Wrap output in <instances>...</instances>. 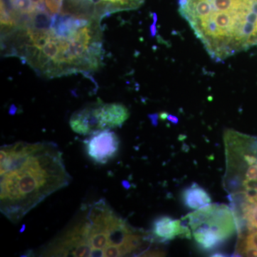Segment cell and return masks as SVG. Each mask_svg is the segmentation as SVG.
Listing matches in <instances>:
<instances>
[{"instance_id":"obj_1","label":"cell","mask_w":257,"mask_h":257,"mask_svg":"<svg viewBox=\"0 0 257 257\" xmlns=\"http://www.w3.org/2000/svg\"><path fill=\"white\" fill-rule=\"evenodd\" d=\"M2 50L47 78L94 72L100 68L104 55L100 20L41 10L3 32Z\"/></svg>"},{"instance_id":"obj_2","label":"cell","mask_w":257,"mask_h":257,"mask_svg":"<svg viewBox=\"0 0 257 257\" xmlns=\"http://www.w3.org/2000/svg\"><path fill=\"white\" fill-rule=\"evenodd\" d=\"M1 211L18 223L71 181L62 152L52 143H17L1 147Z\"/></svg>"},{"instance_id":"obj_3","label":"cell","mask_w":257,"mask_h":257,"mask_svg":"<svg viewBox=\"0 0 257 257\" xmlns=\"http://www.w3.org/2000/svg\"><path fill=\"white\" fill-rule=\"evenodd\" d=\"M178 5L179 14L216 62L253 47L257 0H179Z\"/></svg>"},{"instance_id":"obj_4","label":"cell","mask_w":257,"mask_h":257,"mask_svg":"<svg viewBox=\"0 0 257 257\" xmlns=\"http://www.w3.org/2000/svg\"><path fill=\"white\" fill-rule=\"evenodd\" d=\"M224 186L231 194L257 191V140L227 130L224 134Z\"/></svg>"},{"instance_id":"obj_5","label":"cell","mask_w":257,"mask_h":257,"mask_svg":"<svg viewBox=\"0 0 257 257\" xmlns=\"http://www.w3.org/2000/svg\"><path fill=\"white\" fill-rule=\"evenodd\" d=\"M198 246L205 251L220 246L237 231L232 209L225 204H209L184 217Z\"/></svg>"},{"instance_id":"obj_6","label":"cell","mask_w":257,"mask_h":257,"mask_svg":"<svg viewBox=\"0 0 257 257\" xmlns=\"http://www.w3.org/2000/svg\"><path fill=\"white\" fill-rule=\"evenodd\" d=\"M88 157L96 164L105 165L119 151V140L110 130L96 132L84 141Z\"/></svg>"},{"instance_id":"obj_7","label":"cell","mask_w":257,"mask_h":257,"mask_svg":"<svg viewBox=\"0 0 257 257\" xmlns=\"http://www.w3.org/2000/svg\"><path fill=\"white\" fill-rule=\"evenodd\" d=\"M102 101L84 106L74 113L69 120L71 128L81 135H91L96 132L105 130L101 119Z\"/></svg>"},{"instance_id":"obj_8","label":"cell","mask_w":257,"mask_h":257,"mask_svg":"<svg viewBox=\"0 0 257 257\" xmlns=\"http://www.w3.org/2000/svg\"><path fill=\"white\" fill-rule=\"evenodd\" d=\"M182 221L168 216H159L152 223V239L160 242L170 241L177 236L190 239L192 237L191 230L188 226L182 224Z\"/></svg>"},{"instance_id":"obj_9","label":"cell","mask_w":257,"mask_h":257,"mask_svg":"<svg viewBox=\"0 0 257 257\" xmlns=\"http://www.w3.org/2000/svg\"><path fill=\"white\" fill-rule=\"evenodd\" d=\"M145 0H96L92 10L93 16L101 20L106 15L118 12L138 9Z\"/></svg>"},{"instance_id":"obj_10","label":"cell","mask_w":257,"mask_h":257,"mask_svg":"<svg viewBox=\"0 0 257 257\" xmlns=\"http://www.w3.org/2000/svg\"><path fill=\"white\" fill-rule=\"evenodd\" d=\"M116 216L109 204L102 199L89 206L85 219L91 224L106 230Z\"/></svg>"},{"instance_id":"obj_11","label":"cell","mask_w":257,"mask_h":257,"mask_svg":"<svg viewBox=\"0 0 257 257\" xmlns=\"http://www.w3.org/2000/svg\"><path fill=\"white\" fill-rule=\"evenodd\" d=\"M101 119L105 130L120 127L130 117V112L124 104L120 103L101 104Z\"/></svg>"},{"instance_id":"obj_12","label":"cell","mask_w":257,"mask_h":257,"mask_svg":"<svg viewBox=\"0 0 257 257\" xmlns=\"http://www.w3.org/2000/svg\"><path fill=\"white\" fill-rule=\"evenodd\" d=\"M184 205L188 209L197 210L211 204V199L205 189L194 183L187 187L182 194Z\"/></svg>"},{"instance_id":"obj_13","label":"cell","mask_w":257,"mask_h":257,"mask_svg":"<svg viewBox=\"0 0 257 257\" xmlns=\"http://www.w3.org/2000/svg\"><path fill=\"white\" fill-rule=\"evenodd\" d=\"M87 242L92 249H104L109 246L108 231H101L99 232L90 231Z\"/></svg>"},{"instance_id":"obj_14","label":"cell","mask_w":257,"mask_h":257,"mask_svg":"<svg viewBox=\"0 0 257 257\" xmlns=\"http://www.w3.org/2000/svg\"><path fill=\"white\" fill-rule=\"evenodd\" d=\"M149 118L151 120L152 124L154 126H157V124H158L159 115L157 114H150L149 115Z\"/></svg>"},{"instance_id":"obj_15","label":"cell","mask_w":257,"mask_h":257,"mask_svg":"<svg viewBox=\"0 0 257 257\" xmlns=\"http://www.w3.org/2000/svg\"><path fill=\"white\" fill-rule=\"evenodd\" d=\"M170 122H172V124H178L179 119L177 117V116H175V115L168 114L167 116V119Z\"/></svg>"},{"instance_id":"obj_16","label":"cell","mask_w":257,"mask_h":257,"mask_svg":"<svg viewBox=\"0 0 257 257\" xmlns=\"http://www.w3.org/2000/svg\"><path fill=\"white\" fill-rule=\"evenodd\" d=\"M169 114H167V112H162L160 113V117L161 119L165 120L167 119V116H168Z\"/></svg>"},{"instance_id":"obj_17","label":"cell","mask_w":257,"mask_h":257,"mask_svg":"<svg viewBox=\"0 0 257 257\" xmlns=\"http://www.w3.org/2000/svg\"><path fill=\"white\" fill-rule=\"evenodd\" d=\"M121 184H122L123 187H124L125 189H128L130 187V184L128 183V182L127 181H122V182H121Z\"/></svg>"}]
</instances>
